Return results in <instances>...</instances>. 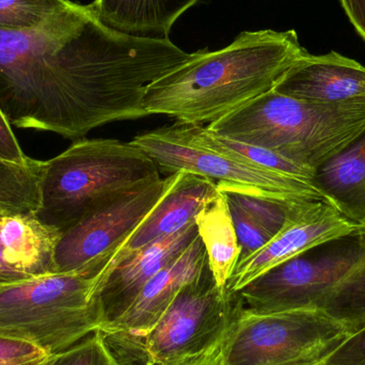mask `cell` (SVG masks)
Here are the masks:
<instances>
[{
	"instance_id": "obj_1",
	"label": "cell",
	"mask_w": 365,
	"mask_h": 365,
	"mask_svg": "<svg viewBox=\"0 0 365 365\" xmlns=\"http://www.w3.org/2000/svg\"><path fill=\"white\" fill-rule=\"evenodd\" d=\"M189 57L169 36L123 34L71 1L36 27L0 29V109L15 128L79 140L149 115L147 88Z\"/></svg>"
},
{
	"instance_id": "obj_2",
	"label": "cell",
	"mask_w": 365,
	"mask_h": 365,
	"mask_svg": "<svg viewBox=\"0 0 365 365\" xmlns=\"http://www.w3.org/2000/svg\"><path fill=\"white\" fill-rule=\"evenodd\" d=\"M308 51L295 30L244 31L219 51L200 49L147 88L143 108L179 123H212L274 89Z\"/></svg>"
},
{
	"instance_id": "obj_3",
	"label": "cell",
	"mask_w": 365,
	"mask_h": 365,
	"mask_svg": "<svg viewBox=\"0 0 365 365\" xmlns=\"http://www.w3.org/2000/svg\"><path fill=\"white\" fill-rule=\"evenodd\" d=\"M236 294L253 312L314 311L351 334L364 330L365 225L311 247Z\"/></svg>"
},
{
	"instance_id": "obj_4",
	"label": "cell",
	"mask_w": 365,
	"mask_h": 365,
	"mask_svg": "<svg viewBox=\"0 0 365 365\" xmlns=\"http://www.w3.org/2000/svg\"><path fill=\"white\" fill-rule=\"evenodd\" d=\"M160 179L155 162L130 143L79 139L44 160L34 215L63 233L88 215Z\"/></svg>"
},
{
	"instance_id": "obj_5",
	"label": "cell",
	"mask_w": 365,
	"mask_h": 365,
	"mask_svg": "<svg viewBox=\"0 0 365 365\" xmlns=\"http://www.w3.org/2000/svg\"><path fill=\"white\" fill-rule=\"evenodd\" d=\"M365 124V101L321 104L272 90L207 130L230 140L265 148L313 173Z\"/></svg>"
},
{
	"instance_id": "obj_6",
	"label": "cell",
	"mask_w": 365,
	"mask_h": 365,
	"mask_svg": "<svg viewBox=\"0 0 365 365\" xmlns=\"http://www.w3.org/2000/svg\"><path fill=\"white\" fill-rule=\"evenodd\" d=\"M102 274H49L0 285V338L29 343L49 356L105 325Z\"/></svg>"
},
{
	"instance_id": "obj_7",
	"label": "cell",
	"mask_w": 365,
	"mask_h": 365,
	"mask_svg": "<svg viewBox=\"0 0 365 365\" xmlns=\"http://www.w3.org/2000/svg\"><path fill=\"white\" fill-rule=\"evenodd\" d=\"M351 334L314 311L259 313L240 302L219 365H319Z\"/></svg>"
},
{
	"instance_id": "obj_8",
	"label": "cell",
	"mask_w": 365,
	"mask_h": 365,
	"mask_svg": "<svg viewBox=\"0 0 365 365\" xmlns=\"http://www.w3.org/2000/svg\"><path fill=\"white\" fill-rule=\"evenodd\" d=\"M155 162L160 173H192L259 197L282 202L326 201L312 182L261 168L193 138L188 124L177 123L137 135L130 141Z\"/></svg>"
},
{
	"instance_id": "obj_9",
	"label": "cell",
	"mask_w": 365,
	"mask_h": 365,
	"mask_svg": "<svg viewBox=\"0 0 365 365\" xmlns=\"http://www.w3.org/2000/svg\"><path fill=\"white\" fill-rule=\"evenodd\" d=\"M240 304L237 294L218 289L207 263L121 364H163L212 349L227 336Z\"/></svg>"
},
{
	"instance_id": "obj_10",
	"label": "cell",
	"mask_w": 365,
	"mask_h": 365,
	"mask_svg": "<svg viewBox=\"0 0 365 365\" xmlns=\"http://www.w3.org/2000/svg\"><path fill=\"white\" fill-rule=\"evenodd\" d=\"M178 175L173 173L125 195L61 233L53 252L55 274H102L122 245L170 190Z\"/></svg>"
},
{
	"instance_id": "obj_11",
	"label": "cell",
	"mask_w": 365,
	"mask_h": 365,
	"mask_svg": "<svg viewBox=\"0 0 365 365\" xmlns=\"http://www.w3.org/2000/svg\"><path fill=\"white\" fill-rule=\"evenodd\" d=\"M207 263L205 248L197 235L180 257L143 287L121 317L101 328L105 342L120 364L158 323L182 287L197 278Z\"/></svg>"
},
{
	"instance_id": "obj_12",
	"label": "cell",
	"mask_w": 365,
	"mask_h": 365,
	"mask_svg": "<svg viewBox=\"0 0 365 365\" xmlns=\"http://www.w3.org/2000/svg\"><path fill=\"white\" fill-rule=\"evenodd\" d=\"M357 225L347 220L327 201L309 202L263 248L238 262L227 281V293H238L272 268L328 238L351 231Z\"/></svg>"
},
{
	"instance_id": "obj_13",
	"label": "cell",
	"mask_w": 365,
	"mask_h": 365,
	"mask_svg": "<svg viewBox=\"0 0 365 365\" xmlns=\"http://www.w3.org/2000/svg\"><path fill=\"white\" fill-rule=\"evenodd\" d=\"M197 235V225L191 221L177 233L150 242L117 264L98 291L105 325L121 317L143 287L180 257Z\"/></svg>"
},
{
	"instance_id": "obj_14",
	"label": "cell",
	"mask_w": 365,
	"mask_h": 365,
	"mask_svg": "<svg viewBox=\"0 0 365 365\" xmlns=\"http://www.w3.org/2000/svg\"><path fill=\"white\" fill-rule=\"evenodd\" d=\"M274 91L321 104H349L365 101V66L336 51L310 53L298 60Z\"/></svg>"
},
{
	"instance_id": "obj_15",
	"label": "cell",
	"mask_w": 365,
	"mask_h": 365,
	"mask_svg": "<svg viewBox=\"0 0 365 365\" xmlns=\"http://www.w3.org/2000/svg\"><path fill=\"white\" fill-rule=\"evenodd\" d=\"M170 190L115 252L103 270V281L120 262L150 242L173 235L191 221L217 197V182L208 178L180 171ZM103 283V282H102Z\"/></svg>"
},
{
	"instance_id": "obj_16",
	"label": "cell",
	"mask_w": 365,
	"mask_h": 365,
	"mask_svg": "<svg viewBox=\"0 0 365 365\" xmlns=\"http://www.w3.org/2000/svg\"><path fill=\"white\" fill-rule=\"evenodd\" d=\"M60 235L34 212L0 215V285L55 274L53 252Z\"/></svg>"
},
{
	"instance_id": "obj_17",
	"label": "cell",
	"mask_w": 365,
	"mask_h": 365,
	"mask_svg": "<svg viewBox=\"0 0 365 365\" xmlns=\"http://www.w3.org/2000/svg\"><path fill=\"white\" fill-rule=\"evenodd\" d=\"M312 184L347 220L365 225V124L315 171Z\"/></svg>"
},
{
	"instance_id": "obj_18",
	"label": "cell",
	"mask_w": 365,
	"mask_h": 365,
	"mask_svg": "<svg viewBox=\"0 0 365 365\" xmlns=\"http://www.w3.org/2000/svg\"><path fill=\"white\" fill-rule=\"evenodd\" d=\"M202 0H94L90 4L109 27L147 38H168L175 21Z\"/></svg>"
},
{
	"instance_id": "obj_19",
	"label": "cell",
	"mask_w": 365,
	"mask_h": 365,
	"mask_svg": "<svg viewBox=\"0 0 365 365\" xmlns=\"http://www.w3.org/2000/svg\"><path fill=\"white\" fill-rule=\"evenodd\" d=\"M195 222L215 282L220 291L227 292L240 251L229 204L221 191L197 215Z\"/></svg>"
},
{
	"instance_id": "obj_20",
	"label": "cell",
	"mask_w": 365,
	"mask_h": 365,
	"mask_svg": "<svg viewBox=\"0 0 365 365\" xmlns=\"http://www.w3.org/2000/svg\"><path fill=\"white\" fill-rule=\"evenodd\" d=\"M44 160L26 165L0 164V214L36 212L40 202V181Z\"/></svg>"
},
{
	"instance_id": "obj_21",
	"label": "cell",
	"mask_w": 365,
	"mask_h": 365,
	"mask_svg": "<svg viewBox=\"0 0 365 365\" xmlns=\"http://www.w3.org/2000/svg\"><path fill=\"white\" fill-rule=\"evenodd\" d=\"M218 190L227 201L242 207L272 237L277 235L292 219L297 216L309 202H282L269 197H259L235 188L227 182H217Z\"/></svg>"
},
{
	"instance_id": "obj_22",
	"label": "cell",
	"mask_w": 365,
	"mask_h": 365,
	"mask_svg": "<svg viewBox=\"0 0 365 365\" xmlns=\"http://www.w3.org/2000/svg\"><path fill=\"white\" fill-rule=\"evenodd\" d=\"M70 0H0V29L36 27L66 9Z\"/></svg>"
},
{
	"instance_id": "obj_23",
	"label": "cell",
	"mask_w": 365,
	"mask_h": 365,
	"mask_svg": "<svg viewBox=\"0 0 365 365\" xmlns=\"http://www.w3.org/2000/svg\"><path fill=\"white\" fill-rule=\"evenodd\" d=\"M45 365H122L111 353L100 330L66 351L51 356Z\"/></svg>"
},
{
	"instance_id": "obj_24",
	"label": "cell",
	"mask_w": 365,
	"mask_h": 365,
	"mask_svg": "<svg viewBox=\"0 0 365 365\" xmlns=\"http://www.w3.org/2000/svg\"><path fill=\"white\" fill-rule=\"evenodd\" d=\"M227 204H229L230 212H231L238 245H240V253L238 262L244 261L245 259L263 248L274 237L257 221L253 220L250 215L245 212L242 207L232 202L227 201Z\"/></svg>"
},
{
	"instance_id": "obj_25",
	"label": "cell",
	"mask_w": 365,
	"mask_h": 365,
	"mask_svg": "<svg viewBox=\"0 0 365 365\" xmlns=\"http://www.w3.org/2000/svg\"><path fill=\"white\" fill-rule=\"evenodd\" d=\"M319 365H365V329L349 336Z\"/></svg>"
},
{
	"instance_id": "obj_26",
	"label": "cell",
	"mask_w": 365,
	"mask_h": 365,
	"mask_svg": "<svg viewBox=\"0 0 365 365\" xmlns=\"http://www.w3.org/2000/svg\"><path fill=\"white\" fill-rule=\"evenodd\" d=\"M32 158L26 155L17 141L12 130V125L0 109V164L26 165L31 162Z\"/></svg>"
},
{
	"instance_id": "obj_27",
	"label": "cell",
	"mask_w": 365,
	"mask_h": 365,
	"mask_svg": "<svg viewBox=\"0 0 365 365\" xmlns=\"http://www.w3.org/2000/svg\"><path fill=\"white\" fill-rule=\"evenodd\" d=\"M47 357L48 354L29 343L0 338V361L40 360Z\"/></svg>"
},
{
	"instance_id": "obj_28",
	"label": "cell",
	"mask_w": 365,
	"mask_h": 365,
	"mask_svg": "<svg viewBox=\"0 0 365 365\" xmlns=\"http://www.w3.org/2000/svg\"><path fill=\"white\" fill-rule=\"evenodd\" d=\"M222 342L204 353L197 354V355L151 365H219Z\"/></svg>"
},
{
	"instance_id": "obj_29",
	"label": "cell",
	"mask_w": 365,
	"mask_h": 365,
	"mask_svg": "<svg viewBox=\"0 0 365 365\" xmlns=\"http://www.w3.org/2000/svg\"><path fill=\"white\" fill-rule=\"evenodd\" d=\"M347 17L365 40V0H340Z\"/></svg>"
},
{
	"instance_id": "obj_30",
	"label": "cell",
	"mask_w": 365,
	"mask_h": 365,
	"mask_svg": "<svg viewBox=\"0 0 365 365\" xmlns=\"http://www.w3.org/2000/svg\"><path fill=\"white\" fill-rule=\"evenodd\" d=\"M51 357V356H49ZM40 360H15V361H0V365H41L46 362L48 358Z\"/></svg>"
},
{
	"instance_id": "obj_31",
	"label": "cell",
	"mask_w": 365,
	"mask_h": 365,
	"mask_svg": "<svg viewBox=\"0 0 365 365\" xmlns=\"http://www.w3.org/2000/svg\"><path fill=\"white\" fill-rule=\"evenodd\" d=\"M48 359H49V358H48ZM45 364H46V362H44V364H41V365H45Z\"/></svg>"
}]
</instances>
